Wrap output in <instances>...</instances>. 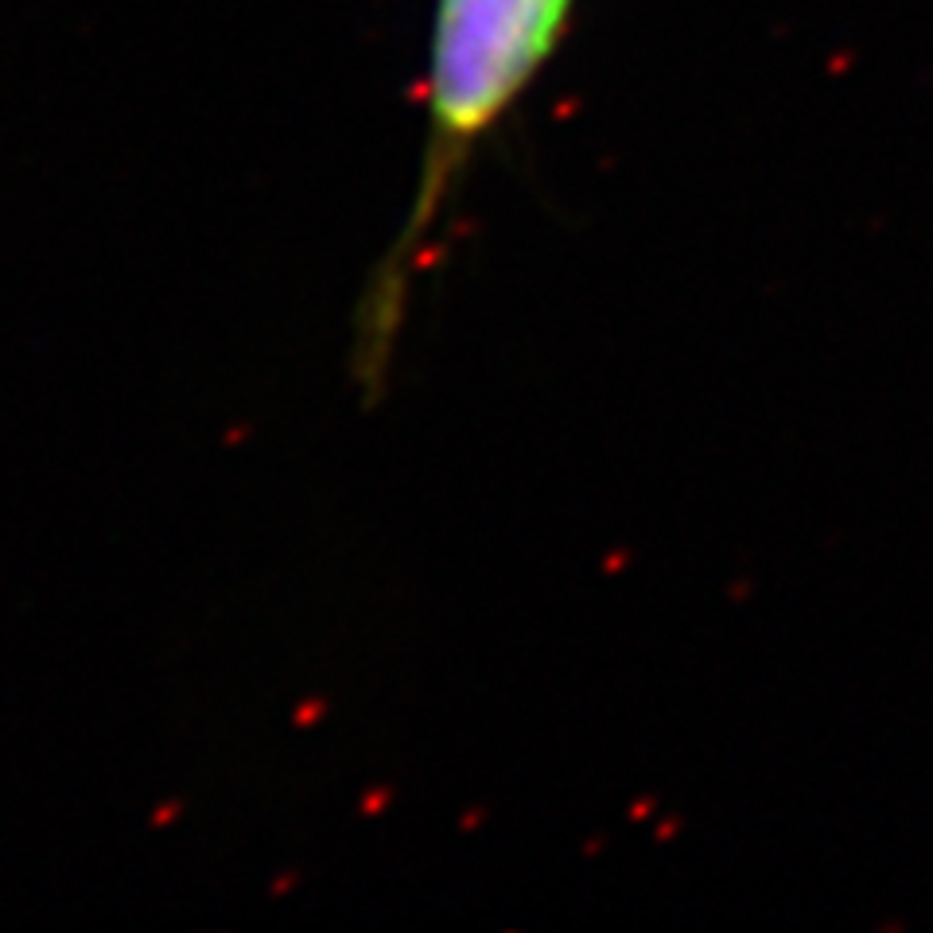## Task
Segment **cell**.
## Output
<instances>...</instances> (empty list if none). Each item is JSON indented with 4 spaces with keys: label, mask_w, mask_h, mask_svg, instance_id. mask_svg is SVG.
Instances as JSON below:
<instances>
[{
    "label": "cell",
    "mask_w": 933,
    "mask_h": 933,
    "mask_svg": "<svg viewBox=\"0 0 933 933\" xmlns=\"http://www.w3.org/2000/svg\"><path fill=\"white\" fill-rule=\"evenodd\" d=\"M572 9L576 0H436L424 90L429 129L417 195L401 238L377 265L359 308L354 369L366 386V401L382 394L409 308L412 273L429 253V238L459 187V175L557 55Z\"/></svg>",
    "instance_id": "1"
}]
</instances>
